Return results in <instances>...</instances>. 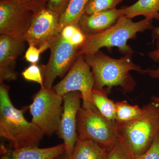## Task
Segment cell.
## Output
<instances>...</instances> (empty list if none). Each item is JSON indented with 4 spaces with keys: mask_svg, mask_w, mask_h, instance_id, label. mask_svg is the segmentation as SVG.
Segmentation results:
<instances>
[{
    "mask_svg": "<svg viewBox=\"0 0 159 159\" xmlns=\"http://www.w3.org/2000/svg\"><path fill=\"white\" fill-rule=\"evenodd\" d=\"M157 49L149 53V57L155 61H159V40H157ZM149 76L152 78H159V67L156 70H148Z\"/></svg>",
    "mask_w": 159,
    "mask_h": 159,
    "instance_id": "obj_27",
    "label": "cell"
},
{
    "mask_svg": "<svg viewBox=\"0 0 159 159\" xmlns=\"http://www.w3.org/2000/svg\"><path fill=\"white\" fill-rule=\"evenodd\" d=\"M132 54L127 53L120 59L111 58L100 50L94 54L83 55L93 75L94 89L102 90L106 87L108 90L113 87L119 86L125 93L133 90L136 83L130 75V71L144 74L148 70H142L133 62Z\"/></svg>",
    "mask_w": 159,
    "mask_h": 159,
    "instance_id": "obj_2",
    "label": "cell"
},
{
    "mask_svg": "<svg viewBox=\"0 0 159 159\" xmlns=\"http://www.w3.org/2000/svg\"><path fill=\"white\" fill-rule=\"evenodd\" d=\"M124 0H90L84 9V14L111 10Z\"/></svg>",
    "mask_w": 159,
    "mask_h": 159,
    "instance_id": "obj_20",
    "label": "cell"
},
{
    "mask_svg": "<svg viewBox=\"0 0 159 159\" xmlns=\"http://www.w3.org/2000/svg\"><path fill=\"white\" fill-rule=\"evenodd\" d=\"M78 135L93 140L107 149L118 141L116 125L97 110L93 104L81 105L77 116Z\"/></svg>",
    "mask_w": 159,
    "mask_h": 159,
    "instance_id": "obj_6",
    "label": "cell"
},
{
    "mask_svg": "<svg viewBox=\"0 0 159 159\" xmlns=\"http://www.w3.org/2000/svg\"><path fill=\"white\" fill-rule=\"evenodd\" d=\"M122 16V9L116 8L90 15L84 14L78 25L85 35L97 34L113 25Z\"/></svg>",
    "mask_w": 159,
    "mask_h": 159,
    "instance_id": "obj_13",
    "label": "cell"
},
{
    "mask_svg": "<svg viewBox=\"0 0 159 159\" xmlns=\"http://www.w3.org/2000/svg\"><path fill=\"white\" fill-rule=\"evenodd\" d=\"M70 0H48L47 9L57 13L60 16L67 7Z\"/></svg>",
    "mask_w": 159,
    "mask_h": 159,
    "instance_id": "obj_26",
    "label": "cell"
},
{
    "mask_svg": "<svg viewBox=\"0 0 159 159\" xmlns=\"http://www.w3.org/2000/svg\"><path fill=\"white\" fill-rule=\"evenodd\" d=\"M106 159H131L119 141L109 148Z\"/></svg>",
    "mask_w": 159,
    "mask_h": 159,
    "instance_id": "obj_23",
    "label": "cell"
},
{
    "mask_svg": "<svg viewBox=\"0 0 159 159\" xmlns=\"http://www.w3.org/2000/svg\"><path fill=\"white\" fill-rule=\"evenodd\" d=\"M59 18V15L47 8L34 13L24 38L25 42L37 47L50 44L60 33Z\"/></svg>",
    "mask_w": 159,
    "mask_h": 159,
    "instance_id": "obj_11",
    "label": "cell"
},
{
    "mask_svg": "<svg viewBox=\"0 0 159 159\" xmlns=\"http://www.w3.org/2000/svg\"><path fill=\"white\" fill-rule=\"evenodd\" d=\"M1 1H2V0H1Z\"/></svg>",
    "mask_w": 159,
    "mask_h": 159,
    "instance_id": "obj_31",
    "label": "cell"
},
{
    "mask_svg": "<svg viewBox=\"0 0 159 159\" xmlns=\"http://www.w3.org/2000/svg\"><path fill=\"white\" fill-rule=\"evenodd\" d=\"M152 101L159 103V97H153L152 98Z\"/></svg>",
    "mask_w": 159,
    "mask_h": 159,
    "instance_id": "obj_30",
    "label": "cell"
},
{
    "mask_svg": "<svg viewBox=\"0 0 159 159\" xmlns=\"http://www.w3.org/2000/svg\"><path fill=\"white\" fill-rule=\"evenodd\" d=\"M152 20L145 18L134 22L131 19L122 16L113 25L97 34L86 35L85 41L79 49V54L87 55L94 54L102 48L117 47L119 52L125 54L133 53L127 43L128 40L136 37L137 33L152 29Z\"/></svg>",
    "mask_w": 159,
    "mask_h": 159,
    "instance_id": "obj_4",
    "label": "cell"
},
{
    "mask_svg": "<svg viewBox=\"0 0 159 159\" xmlns=\"http://www.w3.org/2000/svg\"><path fill=\"white\" fill-rule=\"evenodd\" d=\"M50 44L48 62L43 67L44 86L47 88H52L57 77L61 78L67 73L79 55V48L65 39L60 33Z\"/></svg>",
    "mask_w": 159,
    "mask_h": 159,
    "instance_id": "obj_8",
    "label": "cell"
},
{
    "mask_svg": "<svg viewBox=\"0 0 159 159\" xmlns=\"http://www.w3.org/2000/svg\"><path fill=\"white\" fill-rule=\"evenodd\" d=\"M1 159H54L65 152L64 144L39 148L38 147H28L8 150L1 146Z\"/></svg>",
    "mask_w": 159,
    "mask_h": 159,
    "instance_id": "obj_14",
    "label": "cell"
},
{
    "mask_svg": "<svg viewBox=\"0 0 159 159\" xmlns=\"http://www.w3.org/2000/svg\"><path fill=\"white\" fill-rule=\"evenodd\" d=\"M108 150L93 140L78 135L74 151L69 159H106Z\"/></svg>",
    "mask_w": 159,
    "mask_h": 159,
    "instance_id": "obj_15",
    "label": "cell"
},
{
    "mask_svg": "<svg viewBox=\"0 0 159 159\" xmlns=\"http://www.w3.org/2000/svg\"><path fill=\"white\" fill-rule=\"evenodd\" d=\"M115 125L132 121L140 116L143 109L138 105H132L127 101L116 102Z\"/></svg>",
    "mask_w": 159,
    "mask_h": 159,
    "instance_id": "obj_19",
    "label": "cell"
},
{
    "mask_svg": "<svg viewBox=\"0 0 159 159\" xmlns=\"http://www.w3.org/2000/svg\"><path fill=\"white\" fill-rule=\"evenodd\" d=\"M122 10L123 16L128 18L144 16L145 18L159 20V0H139Z\"/></svg>",
    "mask_w": 159,
    "mask_h": 159,
    "instance_id": "obj_16",
    "label": "cell"
},
{
    "mask_svg": "<svg viewBox=\"0 0 159 159\" xmlns=\"http://www.w3.org/2000/svg\"><path fill=\"white\" fill-rule=\"evenodd\" d=\"M135 159H159V133L148 150Z\"/></svg>",
    "mask_w": 159,
    "mask_h": 159,
    "instance_id": "obj_25",
    "label": "cell"
},
{
    "mask_svg": "<svg viewBox=\"0 0 159 159\" xmlns=\"http://www.w3.org/2000/svg\"><path fill=\"white\" fill-rule=\"evenodd\" d=\"M107 95L105 90L94 89L92 93V102L99 112L115 125L116 103Z\"/></svg>",
    "mask_w": 159,
    "mask_h": 159,
    "instance_id": "obj_17",
    "label": "cell"
},
{
    "mask_svg": "<svg viewBox=\"0 0 159 159\" xmlns=\"http://www.w3.org/2000/svg\"><path fill=\"white\" fill-rule=\"evenodd\" d=\"M34 13L17 0L0 2V34L25 42Z\"/></svg>",
    "mask_w": 159,
    "mask_h": 159,
    "instance_id": "obj_9",
    "label": "cell"
},
{
    "mask_svg": "<svg viewBox=\"0 0 159 159\" xmlns=\"http://www.w3.org/2000/svg\"><path fill=\"white\" fill-rule=\"evenodd\" d=\"M142 109L137 119L116 125L118 141L131 159L148 150L159 133V103L152 101Z\"/></svg>",
    "mask_w": 159,
    "mask_h": 159,
    "instance_id": "obj_3",
    "label": "cell"
},
{
    "mask_svg": "<svg viewBox=\"0 0 159 159\" xmlns=\"http://www.w3.org/2000/svg\"><path fill=\"white\" fill-rule=\"evenodd\" d=\"M63 98L52 88L41 87L34 95L29 107L31 122L44 135L51 136L57 132L63 110Z\"/></svg>",
    "mask_w": 159,
    "mask_h": 159,
    "instance_id": "obj_5",
    "label": "cell"
},
{
    "mask_svg": "<svg viewBox=\"0 0 159 159\" xmlns=\"http://www.w3.org/2000/svg\"><path fill=\"white\" fill-rule=\"evenodd\" d=\"M50 44L46 43L37 47L30 45L25 53V57L28 62L31 64H36L39 60L40 54L50 48Z\"/></svg>",
    "mask_w": 159,
    "mask_h": 159,
    "instance_id": "obj_22",
    "label": "cell"
},
{
    "mask_svg": "<svg viewBox=\"0 0 159 159\" xmlns=\"http://www.w3.org/2000/svg\"><path fill=\"white\" fill-rule=\"evenodd\" d=\"M152 38L153 39L159 40V27L153 29L152 32Z\"/></svg>",
    "mask_w": 159,
    "mask_h": 159,
    "instance_id": "obj_28",
    "label": "cell"
},
{
    "mask_svg": "<svg viewBox=\"0 0 159 159\" xmlns=\"http://www.w3.org/2000/svg\"><path fill=\"white\" fill-rule=\"evenodd\" d=\"M25 43L7 35H0V83L17 79L15 66L17 57L24 51Z\"/></svg>",
    "mask_w": 159,
    "mask_h": 159,
    "instance_id": "obj_12",
    "label": "cell"
},
{
    "mask_svg": "<svg viewBox=\"0 0 159 159\" xmlns=\"http://www.w3.org/2000/svg\"><path fill=\"white\" fill-rule=\"evenodd\" d=\"M0 83V136L9 141L14 149L38 147L44 134L25 118L28 107L16 108L10 99L9 87Z\"/></svg>",
    "mask_w": 159,
    "mask_h": 159,
    "instance_id": "obj_1",
    "label": "cell"
},
{
    "mask_svg": "<svg viewBox=\"0 0 159 159\" xmlns=\"http://www.w3.org/2000/svg\"><path fill=\"white\" fill-rule=\"evenodd\" d=\"M22 77L28 81L39 84L41 87L43 86V77L40 68L36 64H31L21 74Z\"/></svg>",
    "mask_w": 159,
    "mask_h": 159,
    "instance_id": "obj_21",
    "label": "cell"
},
{
    "mask_svg": "<svg viewBox=\"0 0 159 159\" xmlns=\"http://www.w3.org/2000/svg\"><path fill=\"white\" fill-rule=\"evenodd\" d=\"M94 85L95 80L90 67L84 56L79 54L66 76L52 88L62 97L70 92H80L82 106H86L93 104L92 93Z\"/></svg>",
    "mask_w": 159,
    "mask_h": 159,
    "instance_id": "obj_7",
    "label": "cell"
},
{
    "mask_svg": "<svg viewBox=\"0 0 159 159\" xmlns=\"http://www.w3.org/2000/svg\"><path fill=\"white\" fill-rule=\"evenodd\" d=\"M90 0H70L67 7L60 16L59 30L69 25H78L80 18Z\"/></svg>",
    "mask_w": 159,
    "mask_h": 159,
    "instance_id": "obj_18",
    "label": "cell"
},
{
    "mask_svg": "<svg viewBox=\"0 0 159 159\" xmlns=\"http://www.w3.org/2000/svg\"><path fill=\"white\" fill-rule=\"evenodd\" d=\"M63 110L59 128L58 136L63 141L66 155L70 158L77 142V116L81 107V94L79 92L68 93L63 96Z\"/></svg>",
    "mask_w": 159,
    "mask_h": 159,
    "instance_id": "obj_10",
    "label": "cell"
},
{
    "mask_svg": "<svg viewBox=\"0 0 159 159\" xmlns=\"http://www.w3.org/2000/svg\"><path fill=\"white\" fill-rule=\"evenodd\" d=\"M54 159H69V158L68 157L65 153L64 155H62V154L61 155L55 158Z\"/></svg>",
    "mask_w": 159,
    "mask_h": 159,
    "instance_id": "obj_29",
    "label": "cell"
},
{
    "mask_svg": "<svg viewBox=\"0 0 159 159\" xmlns=\"http://www.w3.org/2000/svg\"><path fill=\"white\" fill-rule=\"evenodd\" d=\"M34 14L47 8L48 0H17Z\"/></svg>",
    "mask_w": 159,
    "mask_h": 159,
    "instance_id": "obj_24",
    "label": "cell"
}]
</instances>
